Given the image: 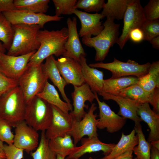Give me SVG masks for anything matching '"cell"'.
Returning a JSON list of instances; mask_svg holds the SVG:
<instances>
[{"instance_id": "cell-22", "label": "cell", "mask_w": 159, "mask_h": 159, "mask_svg": "<svg viewBox=\"0 0 159 159\" xmlns=\"http://www.w3.org/2000/svg\"><path fill=\"white\" fill-rule=\"evenodd\" d=\"M79 62L82 67L85 83L89 86L93 92H96L98 94L101 92L104 80L103 72L90 67L87 63L85 57L81 56Z\"/></svg>"}, {"instance_id": "cell-13", "label": "cell", "mask_w": 159, "mask_h": 159, "mask_svg": "<svg viewBox=\"0 0 159 159\" xmlns=\"http://www.w3.org/2000/svg\"><path fill=\"white\" fill-rule=\"evenodd\" d=\"M51 106L52 118L45 132L46 138L49 140L69 134L72 130L73 120L69 113H65L57 107Z\"/></svg>"}, {"instance_id": "cell-14", "label": "cell", "mask_w": 159, "mask_h": 159, "mask_svg": "<svg viewBox=\"0 0 159 159\" xmlns=\"http://www.w3.org/2000/svg\"><path fill=\"white\" fill-rule=\"evenodd\" d=\"M54 61L61 76L68 84L78 86L85 83L82 67L79 62L63 56Z\"/></svg>"}, {"instance_id": "cell-51", "label": "cell", "mask_w": 159, "mask_h": 159, "mask_svg": "<svg viewBox=\"0 0 159 159\" xmlns=\"http://www.w3.org/2000/svg\"><path fill=\"white\" fill-rule=\"evenodd\" d=\"M65 158L62 156L58 155H57V159H64ZM71 159H78L75 158H72Z\"/></svg>"}, {"instance_id": "cell-12", "label": "cell", "mask_w": 159, "mask_h": 159, "mask_svg": "<svg viewBox=\"0 0 159 159\" xmlns=\"http://www.w3.org/2000/svg\"><path fill=\"white\" fill-rule=\"evenodd\" d=\"M99 110V118L97 119V127L100 130L106 129L107 132L113 133L118 131L125 125L126 119L115 113L104 101H101L97 93L93 92Z\"/></svg>"}, {"instance_id": "cell-47", "label": "cell", "mask_w": 159, "mask_h": 159, "mask_svg": "<svg viewBox=\"0 0 159 159\" xmlns=\"http://www.w3.org/2000/svg\"><path fill=\"white\" fill-rule=\"evenodd\" d=\"M149 42L153 47L157 49H159V36H157L151 39Z\"/></svg>"}, {"instance_id": "cell-3", "label": "cell", "mask_w": 159, "mask_h": 159, "mask_svg": "<svg viewBox=\"0 0 159 159\" xmlns=\"http://www.w3.org/2000/svg\"><path fill=\"white\" fill-rule=\"evenodd\" d=\"M104 27L98 35L89 38H82L85 45L93 47L96 51L95 60H104L107 55L110 48L117 43L119 37L120 24H116L112 18L107 17L103 24Z\"/></svg>"}, {"instance_id": "cell-40", "label": "cell", "mask_w": 159, "mask_h": 159, "mask_svg": "<svg viewBox=\"0 0 159 159\" xmlns=\"http://www.w3.org/2000/svg\"><path fill=\"white\" fill-rule=\"evenodd\" d=\"M18 86V81L8 78L0 72V94L1 95Z\"/></svg>"}, {"instance_id": "cell-31", "label": "cell", "mask_w": 159, "mask_h": 159, "mask_svg": "<svg viewBox=\"0 0 159 159\" xmlns=\"http://www.w3.org/2000/svg\"><path fill=\"white\" fill-rule=\"evenodd\" d=\"M49 0H14L17 10L37 14H45L48 9Z\"/></svg>"}, {"instance_id": "cell-42", "label": "cell", "mask_w": 159, "mask_h": 159, "mask_svg": "<svg viewBox=\"0 0 159 159\" xmlns=\"http://www.w3.org/2000/svg\"><path fill=\"white\" fill-rule=\"evenodd\" d=\"M17 10L13 0H0V13Z\"/></svg>"}, {"instance_id": "cell-20", "label": "cell", "mask_w": 159, "mask_h": 159, "mask_svg": "<svg viewBox=\"0 0 159 159\" xmlns=\"http://www.w3.org/2000/svg\"><path fill=\"white\" fill-rule=\"evenodd\" d=\"M68 36L65 44V53L64 56L80 62L81 56L85 57L86 53L80 40L77 29V19L75 17L67 19Z\"/></svg>"}, {"instance_id": "cell-55", "label": "cell", "mask_w": 159, "mask_h": 159, "mask_svg": "<svg viewBox=\"0 0 159 159\" xmlns=\"http://www.w3.org/2000/svg\"><path fill=\"white\" fill-rule=\"evenodd\" d=\"M1 95L0 94V97L1 96Z\"/></svg>"}, {"instance_id": "cell-2", "label": "cell", "mask_w": 159, "mask_h": 159, "mask_svg": "<svg viewBox=\"0 0 159 159\" xmlns=\"http://www.w3.org/2000/svg\"><path fill=\"white\" fill-rule=\"evenodd\" d=\"M26 104L19 86L0 97V118L15 127L24 120Z\"/></svg>"}, {"instance_id": "cell-48", "label": "cell", "mask_w": 159, "mask_h": 159, "mask_svg": "<svg viewBox=\"0 0 159 159\" xmlns=\"http://www.w3.org/2000/svg\"><path fill=\"white\" fill-rule=\"evenodd\" d=\"M4 145L3 142L0 140V159L6 158L4 150Z\"/></svg>"}, {"instance_id": "cell-1", "label": "cell", "mask_w": 159, "mask_h": 159, "mask_svg": "<svg viewBox=\"0 0 159 159\" xmlns=\"http://www.w3.org/2000/svg\"><path fill=\"white\" fill-rule=\"evenodd\" d=\"M68 36V29L65 27L56 30H40L37 37L40 47L31 57L28 64H41L44 59L53 55L56 57L64 56Z\"/></svg>"}, {"instance_id": "cell-7", "label": "cell", "mask_w": 159, "mask_h": 159, "mask_svg": "<svg viewBox=\"0 0 159 159\" xmlns=\"http://www.w3.org/2000/svg\"><path fill=\"white\" fill-rule=\"evenodd\" d=\"M151 63L148 62L140 64L133 60L128 59L127 62L121 61L115 58L111 62L104 63L102 62L92 63L89 66L92 68H99L110 71L111 78H117L132 75L139 78L147 74Z\"/></svg>"}, {"instance_id": "cell-8", "label": "cell", "mask_w": 159, "mask_h": 159, "mask_svg": "<svg viewBox=\"0 0 159 159\" xmlns=\"http://www.w3.org/2000/svg\"><path fill=\"white\" fill-rule=\"evenodd\" d=\"M124 25L122 33L117 44L122 49L129 39L131 31L136 28L141 29L146 20L143 7L139 0H132L128 5L123 18Z\"/></svg>"}, {"instance_id": "cell-18", "label": "cell", "mask_w": 159, "mask_h": 159, "mask_svg": "<svg viewBox=\"0 0 159 159\" xmlns=\"http://www.w3.org/2000/svg\"><path fill=\"white\" fill-rule=\"evenodd\" d=\"M81 145L76 146L74 150L67 156L66 159H79L81 156L87 153L102 151L104 155L111 152L115 144L107 143L102 142L98 136L91 138H83L81 139Z\"/></svg>"}, {"instance_id": "cell-36", "label": "cell", "mask_w": 159, "mask_h": 159, "mask_svg": "<svg viewBox=\"0 0 159 159\" xmlns=\"http://www.w3.org/2000/svg\"><path fill=\"white\" fill-rule=\"evenodd\" d=\"M105 3L104 0H79L76 3L75 8L82 9L86 12L98 13L102 9Z\"/></svg>"}, {"instance_id": "cell-45", "label": "cell", "mask_w": 159, "mask_h": 159, "mask_svg": "<svg viewBox=\"0 0 159 159\" xmlns=\"http://www.w3.org/2000/svg\"><path fill=\"white\" fill-rule=\"evenodd\" d=\"M133 150H129L113 159H133Z\"/></svg>"}, {"instance_id": "cell-25", "label": "cell", "mask_w": 159, "mask_h": 159, "mask_svg": "<svg viewBox=\"0 0 159 159\" xmlns=\"http://www.w3.org/2000/svg\"><path fill=\"white\" fill-rule=\"evenodd\" d=\"M135 133L134 129L127 135L122 132L119 141L112 148L110 153L100 159H113L128 151L132 150L138 143V137Z\"/></svg>"}, {"instance_id": "cell-53", "label": "cell", "mask_w": 159, "mask_h": 159, "mask_svg": "<svg viewBox=\"0 0 159 159\" xmlns=\"http://www.w3.org/2000/svg\"><path fill=\"white\" fill-rule=\"evenodd\" d=\"M137 159V158L136 157L135 158H134V159Z\"/></svg>"}, {"instance_id": "cell-52", "label": "cell", "mask_w": 159, "mask_h": 159, "mask_svg": "<svg viewBox=\"0 0 159 159\" xmlns=\"http://www.w3.org/2000/svg\"><path fill=\"white\" fill-rule=\"evenodd\" d=\"M89 159H95L93 158L92 157H90L89 158Z\"/></svg>"}, {"instance_id": "cell-9", "label": "cell", "mask_w": 159, "mask_h": 159, "mask_svg": "<svg viewBox=\"0 0 159 159\" xmlns=\"http://www.w3.org/2000/svg\"><path fill=\"white\" fill-rule=\"evenodd\" d=\"M97 108L96 104L92 103L81 120L77 121L73 118L72 130L69 135L73 138L76 146L85 136L89 138L98 136L97 127V115L94 114Z\"/></svg>"}, {"instance_id": "cell-27", "label": "cell", "mask_w": 159, "mask_h": 159, "mask_svg": "<svg viewBox=\"0 0 159 159\" xmlns=\"http://www.w3.org/2000/svg\"><path fill=\"white\" fill-rule=\"evenodd\" d=\"M132 0H108L105 3L101 14L105 17L114 20L123 19L127 8Z\"/></svg>"}, {"instance_id": "cell-35", "label": "cell", "mask_w": 159, "mask_h": 159, "mask_svg": "<svg viewBox=\"0 0 159 159\" xmlns=\"http://www.w3.org/2000/svg\"><path fill=\"white\" fill-rule=\"evenodd\" d=\"M55 8V15L60 16L62 14L71 15L75 9L77 0H53Z\"/></svg>"}, {"instance_id": "cell-4", "label": "cell", "mask_w": 159, "mask_h": 159, "mask_svg": "<svg viewBox=\"0 0 159 159\" xmlns=\"http://www.w3.org/2000/svg\"><path fill=\"white\" fill-rule=\"evenodd\" d=\"M14 31L13 41L7 54L19 56L38 50L40 44L37 35L41 28L38 25L19 24L12 25Z\"/></svg>"}, {"instance_id": "cell-21", "label": "cell", "mask_w": 159, "mask_h": 159, "mask_svg": "<svg viewBox=\"0 0 159 159\" xmlns=\"http://www.w3.org/2000/svg\"><path fill=\"white\" fill-rule=\"evenodd\" d=\"M137 113L141 121L145 122L150 129L147 141L150 143L159 140V115L150 108L147 102L140 105Z\"/></svg>"}, {"instance_id": "cell-38", "label": "cell", "mask_w": 159, "mask_h": 159, "mask_svg": "<svg viewBox=\"0 0 159 159\" xmlns=\"http://www.w3.org/2000/svg\"><path fill=\"white\" fill-rule=\"evenodd\" d=\"M143 11L146 20L159 19V0H150L143 8Z\"/></svg>"}, {"instance_id": "cell-5", "label": "cell", "mask_w": 159, "mask_h": 159, "mask_svg": "<svg viewBox=\"0 0 159 159\" xmlns=\"http://www.w3.org/2000/svg\"><path fill=\"white\" fill-rule=\"evenodd\" d=\"M42 64H28L18 81V86L22 90L26 104L42 91L48 79L43 72Z\"/></svg>"}, {"instance_id": "cell-49", "label": "cell", "mask_w": 159, "mask_h": 159, "mask_svg": "<svg viewBox=\"0 0 159 159\" xmlns=\"http://www.w3.org/2000/svg\"><path fill=\"white\" fill-rule=\"evenodd\" d=\"M6 50L2 43L0 41V57L3 54L5 53Z\"/></svg>"}, {"instance_id": "cell-17", "label": "cell", "mask_w": 159, "mask_h": 159, "mask_svg": "<svg viewBox=\"0 0 159 159\" xmlns=\"http://www.w3.org/2000/svg\"><path fill=\"white\" fill-rule=\"evenodd\" d=\"M73 14L80 19L81 28L78 33L82 38H89L99 34L104 26L101 20L105 18L101 13L90 14L75 9Z\"/></svg>"}, {"instance_id": "cell-23", "label": "cell", "mask_w": 159, "mask_h": 159, "mask_svg": "<svg viewBox=\"0 0 159 159\" xmlns=\"http://www.w3.org/2000/svg\"><path fill=\"white\" fill-rule=\"evenodd\" d=\"M55 60L53 55L49 56L46 59L44 63L42 64L43 72L58 89L65 102L71 104L64 91L65 87L68 84L61 76L55 63Z\"/></svg>"}, {"instance_id": "cell-44", "label": "cell", "mask_w": 159, "mask_h": 159, "mask_svg": "<svg viewBox=\"0 0 159 159\" xmlns=\"http://www.w3.org/2000/svg\"><path fill=\"white\" fill-rule=\"evenodd\" d=\"M153 111L159 115V88H155L152 93V102Z\"/></svg>"}, {"instance_id": "cell-16", "label": "cell", "mask_w": 159, "mask_h": 159, "mask_svg": "<svg viewBox=\"0 0 159 159\" xmlns=\"http://www.w3.org/2000/svg\"><path fill=\"white\" fill-rule=\"evenodd\" d=\"M71 96L74 109L69 113L73 119L80 120L87 113L85 108H88L85 102L88 101L92 104L95 99V94L89 86L85 83L80 86H74V91Z\"/></svg>"}, {"instance_id": "cell-26", "label": "cell", "mask_w": 159, "mask_h": 159, "mask_svg": "<svg viewBox=\"0 0 159 159\" xmlns=\"http://www.w3.org/2000/svg\"><path fill=\"white\" fill-rule=\"evenodd\" d=\"M138 80V78L132 76L104 79L101 92L117 95L121 90L137 84Z\"/></svg>"}, {"instance_id": "cell-15", "label": "cell", "mask_w": 159, "mask_h": 159, "mask_svg": "<svg viewBox=\"0 0 159 159\" xmlns=\"http://www.w3.org/2000/svg\"><path fill=\"white\" fill-rule=\"evenodd\" d=\"M15 127L13 144L15 147L28 153L38 147L39 134L37 130L29 125L24 120Z\"/></svg>"}, {"instance_id": "cell-30", "label": "cell", "mask_w": 159, "mask_h": 159, "mask_svg": "<svg viewBox=\"0 0 159 159\" xmlns=\"http://www.w3.org/2000/svg\"><path fill=\"white\" fill-rule=\"evenodd\" d=\"M153 92H148L136 84L121 90L117 95L134 100L140 104L147 102L151 105Z\"/></svg>"}, {"instance_id": "cell-33", "label": "cell", "mask_w": 159, "mask_h": 159, "mask_svg": "<svg viewBox=\"0 0 159 159\" xmlns=\"http://www.w3.org/2000/svg\"><path fill=\"white\" fill-rule=\"evenodd\" d=\"M45 131H42L40 141L36 150L31 155L33 159H56L57 155L50 148Z\"/></svg>"}, {"instance_id": "cell-24", "label": "cell", "mask_w": 159, "mask_h": 159, "mask_svg": "<svg viewBox=\"0 0 159 159\" xmlns=\"http://www.w3.org/2000/svg\"><path fill=\"white\" fill-rule=\"evenodd\" d=\"M51 105L54 106L63 112L69 113L72 110V107L60 98L59 93L54 86L47 81L42 91L37 95Z\"/></svg>"}, {"instance_id": "cell-41", "label": "cell", "mask_w": 159, "mask_h": 159, "mask_svg": "<svg viewBox=\"0 0 159 159\" xmlns=\"http://www.w3.org/2000/svg\"><path fill=\"white\" fill-rule=\"evenodd\" d=\"M4 150L6 159H22L24 150L15 147L13 144H4Z\"/></svg>"}, {"instance_id": "cell-32", "label": "cell", "mask_w": 159, "mask_h": 159, "mask_svg": "<svg viewBox=\"0 0 159 159\" xmlns=\"http://www.w3.org/2000/svg\"><path fill=\"white\" fill-rule=\"evenodd\" d=\"M135 133L138 138V145L133 149V152L137 159H150L151 145L146 140L140 123L135 125Z\"/></svg>"}, {"instance_id": "cell-6", "label": "cell", "mask_w": 159, "mask_h": 159, "mask_svg": "<svg viewBox=\"0 0 159 159\" xmlns=\"http://www.w3.org/2000/svg\"><path fill=\"white\" fill-rule=\"evenodd\" d=\"M52 116L51 105L37 96L26 104L24 120L37 131H46L50 125Z\"/></svg>"}, {"instance_id": "cell-10", "label": "cell", "mask_w": 159, "mask_h": 159, "mask_svg": "<svg viewBox=\"0 0 159 159\" xmlns=\"http://www.w3.org/2000/svg\"><path fill=\"white\" fill-rule=\"evenodd\" d=\"M36 51L19 56L3 54L0 57V72L8 78L18 81L26 69L31 57Z\"/></svg>"}, {"instance_id": "cell-29", "label": "cell", "mask_w": 159, "mask_h": 159, "mask_svg": "<svg viewBox=\"0 0 159 159\" xmlns=\"http://www.w3.org/2000/svg\"><path fill=\"white\" fill-rule=\"evenodd\" d=\"M49 144L52 150L57 155L64 158L68 156L77 146L69 134L59 136L49 140Z\"/></svg>"}, {"instance_id": "cell-19", "label": "cell", "mask_w": 159, "mask_h": 159, "mask_svg": "<svg viewBox=\"0 0 159 159\" xmlns=\"http://www.w3.org/2000/svg\"><path fill=\"white\" fill-rule=\"evenodd\" d=\"M98 94L105 100H112L115 101L120 107L117 114L124 118L132 120L135 122V125L140 123L142 121L137 113L141 104L134 100L119 95L102 92Z\"/></svg>"}, {"instance_id": "cell-37", "label": "cell", "mask_w": 159, "mask_h": 159, "mask_svg": "<svg viewBox=\"0 0 159 159\" xmlns=\"http://www.w3.org/2000/svg\"><path fill=\"white\" fill-rule=\"evenodd\" d=\"M144 36L143 40L149 42L159 36V20H146L141 28Z\"/></svg>"}, {"instance_id": "cell-46", "label": "cell", "mask_w": 159, "mask_h": 159, "mask_svg": "<svg viewBox=\"0 0 159 159\" xmlns=\"http://www.w3.org/2000/svg\"><path fill=\"white\" fill-rule=\"evenodd\" d=\"M150 159H159V150L152 146Z\"/></svg>"}, {"instance_id": "cell-28", "label": "cell", "mask_w": 159, "mask_h": 159, "mask_svg": "<svg viewBox=\"0 0 159 159\" xmlns=\"http://www.w3.org/2000/svg\"><path fill=\"white\" fill-rule=\"evenodd\" d=\"M137 84L149 92H152L156 88H159V61L151 63L148 73L138 78Z\"/></svg>"}, {"instance_id": "cell-50", "label": "cell", "mask_w": 159, "mask_h": 159, "mask_svg": "<svg viewBox=\"0 0 159 159\" xmlns=\"http://www.w3.org/2000/svg\"><path fill=\"white\" fill-rule=\"evenodd\" d=\"M150 143L152 146L159 150V140L152 141Z\"/></svg>"}, {"instance_id": "cell-54", "label": "cell", "mask_w": 159, "mask_h": 159, "mask_svg": "<svg viewBox=\"0 0 159 159\" xmlns=\"http://www.w3.org/2000/svg\"><path fill=\"white\" fill-rule=\"evenodd\" d=\"M6 159V158H1V159Z\"/></svg>"}, {"instance_id": "cell-11", "label": "cell", "mask_w": 159, "mask_h": 159, "mask_svg": "<svg viewBox=\"0 0 159 159\" xmlns=\"http://www.w3.org/2000/svg\"><path fill=\"white\" fill-rule=\"evenodd\" d=\"M3 14L12 25L19 24L38 25L41 28L50 21H60L63 18L55 15L37 14L18 10L3 12Z\"/></svg>"}, {"instance_id": "cell-43", "label": "cell", "mask_w": 159, "mask_h": 159, "mask_svg": "<svg viewBox=\"0 0 159 159\" xmlns=\"http://www.w3.org/2000/svg\"><path fill=\"white\" fill-rule=\"evenodd\" d=\"M129 39L134 42L139 43L143 40V32L140 28H136L132 30L129 34Z\"/></svg>"}, {"instance_id": "cell-34", "label": "cell", "mask_w": 159, "mask_h": 159, "mask_svg": "<svg viewBox=\"0 0 159 159\" xmlns=\"http://www.w3.org/2000/svg\"><path fill=\"white\" fill-rule=\"evenodd\" d=\"M14 34L12 25L2 13H0V41L8 50L11 45Z\"/></svg>"}, {"instance_id": "cell-39", "label": "cell", "mask_w": 159, "mask_h": 159, "mask_svg": "<svg viewBox=\"0 0 159 159\" xmlns=\"http://www.w3.org/2000/svg\"><path fill=\"white\" fill-rule=\"evenodd\" d=\"M11 127L8 122L0 118V140L8 145L13 143L14 135L11 131Z\"/></svg>"}]
</instances>
